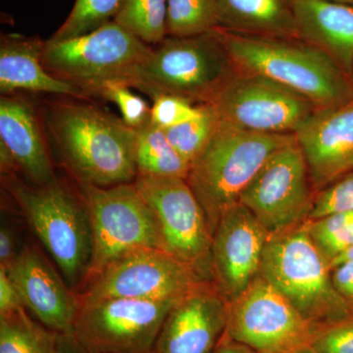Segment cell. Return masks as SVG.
<instances>
[{
	"label": "cell",
	"instance_id": "cell-1",
	"mask_svg": "<svg viewBox=\"0 0 353 353\" xmlns=\"http://www.w3.org/2000/svg\"><path fill=\"white\" fill-rule=\"evenodd\" d=\"M48 134L81 183L108 188L134 183L137 130L92 104L64 101L46 115Z\"/></svg>",
	"mask_w": 353,
	"mask_h": 353
},
{
	"label": "cell",
	"instance_id": "cell-2",
	"mask_svg": "<svg viewBox=\"0 0 353 353\" xmlns=\"http://www.w3.org/2000/svg\"><path fill=\"white\" fill-rule=\"evenodd\" d=\"M239 73L259 75L303 95L318 108L353 101L350 78L326 52L299 38L252 36L223 28L211 31Z\"/></svg>",
	"mask_w": 353,
	"mask_h": 353
},
{
	"label": "cell",
	"instance_id": "cell-3",
	"mask_svg": "<svg viewBox=\"0 0 353 353\" xmlns=\"http://www.w3.org/2000/svg\"><path fill=\"white\" fill-rule=\"evenodd\" d=\"M296 134H257L220 121L203 152L190 164L187 180L214 232L221 215L240 202L262 166Z\"/></svg>",
	"mask_w": 353,
	"mask_h": 353
},
{
	"label": "cell",
	"instance_id": "cell-4",
	"mask_svg": "<svg viewBox=\"0 0 353 353\" xmlns=\"http://www.w3.org/2000/svg\"><path fill=\"white\" fill-rule=\"evenodd\" d=\"M260 276L289 301L316 332L350 314L347 303L334 289L331 264L309 236L305 223L272 234L264 250Z\"/></svg>",
	"mask_w": 353,
	"mask_h": 353
},
{
	"label": "cell",
	"instance_id": "cell-5",
	"mask_svg": "<svg viewBox=\"0 0 353 353\" xmlns=\"http://www.w3.org/2000/svg\"><path fill=\"white\" fill-rule=\"evenodd\" d=\"M238 73L212 32L188 38L166 37L153 48L131 88L152 99L173 94L196 105L212 104Z\"/></svg>",
	"mask_w": 353,
	"mask_h": 353
},
{
	"label": "cell",
	"instance_id": "cell-6",
	"mask_svg": "<svg viewBox=\"0 0 353 353\" xmlns=\"http://www.w3.org/2000/svg\"><path fill=\"white\" fill-rule=\"evenodd\" d=\"M153 48L111 21L83 36L44 43V68L65 83L97 97L110 83L131 88Z\"/></svg>",
	"mask_w": 353,
	"mask_h": 353
},
{
	"label": "cell",
	"instance_id": "cell-7",
	"mask_svg": "<svg viewBox=\"0 0 353 353\" xmlns=\"http://www.w3.org/2000/svg\"><path fill=\"white\" fill-rule=\"evenodd\" d=\"M8 188L70 287L87 280L92 261V232L83 199L79 201L57 180L29 187L11 179Z\"/></svg>",
	"mask_w": 353,
	"mask_h": 353
},
{
	"label": "cell",
	"instance_id": "cell-8",
	"mask_svg": "<svg viewBox=\"0 0 353 353\" xmlns=\"http://www.w3.org/2000/svg\"><path fill=\"white\" fill-rule=\"evenodd\" d=\"M92 232V255L87 280L139 248H161L152 209L134 183L101 188L80 183Z\"/></svg>",
	"mask_w": 353,
	"mask_h": 353
},
{
	"label": "cell",
	"instance_id": "cell-9",
	"mask_svg": "<svg viewBox=\"0 0 353 353\" xmlns=\"http://www.w3.org/2000/svg\"><path fill=\"white\" fill-rule=\"evenodd\" d=\"M134 185L154 215L162 250L213 283L212 232L187 180L138 175Z\"/></svg>",
	"mask_w": 353,
	"mask_h": 353
},
{
	"label": "cell",
	"instance_id": "cell-10",
	"mask_svg": "<svg viewBox=\"0 0 353 353\" xmlns=\"http://www.w3.org/2000/svg\"><path fill=\"white\" fill-rule=\"evenodd\" d=\"M180 299H80L74 334L88 353H153L162 325Z\"/></svg>",
	"mask_w": 353,
	"mask_h": 353
},
{
	"label": "cell",
	"instance_id": "cell-11",
	"mask_svg": "<svg viewBox=\"0 0 353 353\" xmlns=\"http://www.w3.org/2000/svg\"><path fill=\"white\" fill-rule=\"evenodd\" d=\"M316 330L261 276L229 303L226 334L257 353H296L310 347Z\"/></svg>",
	"mask_w": 353,
	"mask_h": 353
},
{
	"label": "cell",
	"instance_id": "cell-12",
	"mask_svg": "<svg viewBox=\"0 0 353 353\" xmlns=\"http://www.w3.org/2000/svg\"><path fill=\"white\" fill-rule=\"evenodd\" d=\"M315 196L296 139L267 160L246 187L240 202L272 236L305 223Z\"/></svg>",
	"mask_w": 353,
	"mask_h": 353
},
{
	"label": "cell",
	"instance_id": "cell-13",
	"mask_svg": "<svg viewBox=\"0 0 353 353\" xmlns=\"http://www.w3.org/2000/svg\"><path fill=\"white\" fill-rule=\"evenodd\" d=\"M211 105L221 122L268 134H296L318 109L289 88L245 73H238Z\"/></svg>",
	"mask_w": 353,
	"mask_h": 353
},
{
	"label": "cell",
	"instance_id": "cell-14",
	"mask_svg": "<svg viewBox=\"0 0 353 353\" xmlns=\"http://www.w3.org/2000/svg\"><path fill=\"white\" fill-rule=\"evenodd\" d=\"M208 282L194 268L160 248H139L88 281L81 301L121 299H180Z\"/></svg>",
	"mask_w": 353,
	"mask_h": 353
},
{
	"label": "cell",
	"instance_id": "cell-15",
	"mask_svg": "<svg viewBox=\"0 0 353 353\" xmlns=\"http://www.w3.org/2000/svg\"><path fill=\"white\" fill-rule=\"evenodd\" d=\"M270 236L241 202L221 215L212 234L211 265L213 283L228 301L238 299L259 277Z\"/></svg>",
	"mask_w": 353,
	"mask_h": 353
},
{
	"label": "cell",
	"instance_id": "cell-16",
	"mask_svg": "<svg viewBox=\"0 0 353 353\" xmlns=\"http://www.w3.org/2000/svg\"><path fill=\"white\" fill-rule=\"evenodd\" d=\"M229 303L214 283H204L171 309L153 353H213L226 333Z\"/></svg>",
	"mask_w": 353,
	"mask_h": 353
},
{
	"label": "cell",
	"instance_id": "cell-17",
	"mask_svg": "<svg viewBox=\"0 0 353 353\" xmlns=\"http://www.w3.org/2000/svg\"><path fill=\"white\" fill-rule=\"evenodd\" d=\"M294 134L316 194L353 171V101L318 108Z\"/></svg>",
	"mask_w": 353,
	"mask_h": 353
},
{
	"label": "cell",
	"instance_id": "cell-18",
	"mask_svg": "<svg viewBox=\"0 0 353 353\" xmlns=\"http://www.w3.org/2000/svg\"><path fill=\"white\" fill-rule=\"evenodd\" d=\"M6 271L25 307L41 324L57 333L74 334L80 297L68 289L36 248L25 245Z\"/></svg>",
	"mask_w": 353,
	"mask_h": 353
},
{
	"label": "cell",
	"instance_id": "cell-19",
	"mask_svg": "<svg viewBox=\"0 0 353 353\" xmlns=\"http://www.w3.org/2000/svg\"><path fill=\"white\" fill-rule=\"evenodd\" d=\"M36 110L17 95L0 97V145L37 185L54 182V172Z\"/></svg>",
	"mask_w": 353,
	"mask_h": 353
},
{
	"label": "cell",
	"instance_id": "cell-20",
	"mask_svg": "<svg viewBox=\"0 0 353 353\" xmlns=\"http://www.w3.org/2000/svg\"><path fill=\"white\" fill-rule=\"evenodd\" d=\"M46 41L22 34H3L0 43V92H18L65 95L88 99L80 88L58 80L44 68L43 52Z\"/></svg>",
	"mask_w": 353,
	"mask_h": 353
},
{
	"label": "cell",
	"instance_id": "cell-21",
	"mask_svg": "<svg viewBox=\"0 0 353 353\" xmlns=\"http://www.w3.org/2000/svg\"><path fill=\"white\" fill-rule=\"evenodd\" d=\"M297 36L326 52L350 78L353 67V6L296 0Z\"/></svg>",
	"mask_w": 353,
	"mask_h": 353
},
{
	"label": "cell",
	"instance_id": "cell-22",
	"mask_svg": "<svg viewBox=\"0 0 353 353\" xmlns=\"http://www.w3.org/2000/svg\"><path fill=\"white\" fill-rule=\"evenodd\" d=\"M220 27L252 36L299 38L296 0H217Z\"/></svg>",
	"mask_w": 353,
	"mask_h": 353
},
{
	"label": "cell",
	"instance_id": "cell-23",
	"mask_svg": "<svg viewBox=\"0 0 353 353\" xmlns=\"http://www.w3.org/2000/svg\"><path fill=\"white\" fill-rule=\"evenodd\" d=\"M137 132L138 175L187 179L190 165L176 152L163 129L150 122Z\"/></svg>",
	"mask_w": 353,
	"mask_h": 353
},
{
	"label": "cell",
	"instance_id": "cell-24",
	"mask_svg": "<svg viewBox=\"0 0 353 353\" xmlns=\"http://www.w3.org/2000/svg\"><path fill=\"white\" fill-rule=\"evenodd\" d=\"M25 306L0 314V353H53L57 332L34 321Z\"/></svg>",
	"mask_w": 353,
	"mask_h": 353
},
{
	"label": "cell",
	"instance_id": "cell-25",
	"mask_svg": "<svg viewBox=\"0 0 353 353\" xmlns=\"http://www.w3.org/2000/svg\"><path fill=\"white\" fill-rule=\"evenodd\" d=\"M217 0H167V37L201 36L220 27Z\"/></svg>",
	"mask_w": 353,
	"mask_h": 353
},
{
	"label": "cell",
	"instance_id": "cell-26",
	"mask_svg": "<svg viewBox=\"0 0 353 353\" xmlns=\"http://www.w3.org/2000/svg\"><path fill=\"white\" fill-rule=\"evenodd\" d=\"M167 0H124L115 22L150 46L167 37Z\"/></svg>",
	"mask_w": 353,
	"mask_h": 353
},
{
	"label": "cell",
	"instance_id": "cell-27",
	"mask_svg": "<svg viewBox=\"0 0 353 353\" xmlns=\"http://www.w3.org/2000/svg\"><path fill=\"white\" fill-rule=\"evenodd\" d=\"M220 119L211 104H202L192 119L164 130L172 146L190 165L199 157L214 136Z\"/></svg>",
	"mask_w": 353,
	"mask_h": 353
},
{
	"label": "cell",
	"instance_id": "cell-28",
	"mask_svg": "<svg viewBox=\"0 0 353 353\" xmlns=\"http://www.w3.org/2000/svg\"><path fill=\"white\" fill-rule=\"evenodd\" d=\"M124 0H76L63 24L51 41H61L83 36L115 20Z\"/></svg>",
	"mask_w": 353,
	"mask_h": 353
},
{
	"label": "cell",
	"instance_id": "cell-29",
	"mask_svg": "<svg viewBox=\"0 0 353 353\" xmlns=\"http://www.w3.org/2000/svg\"><path fill=\"white\" fill-rule=\"evenodd\" d=\"M305 227L309 236L330 264L353 248V211L307 220Z\"/></svg>",
	"mask_w": 353,
	"mask_h": 353
},
{
	"label": "cell",
	"instance_id": "cell-30",
	"mask_svg": "<svg viewBox=\"0 0 353 353\" xmlns=\"http://www.w3.org/2000/svg\"><path fill=\"white\" fill-rule=\"evenodd\" d=\"M97 97L116 104L122 116L121 119L132 129H141L150 122L152 108H150L145 99L138 94H132L126 83H108L99 90Z\"/></svg>",
	"mask_w": 353,
	"mask_h": 353
},
{
	"label": "cell",
	"instance_id": "cell-31",
	"mask_svg": "<svg viewBox=\"0 0 353 353\" xmlns=\"http://www.w3.org/2000/svg\"><path fill=\"white\" fill-rule=\"evenodd\" d=\"M353 211V171L316 194L308 220Z\"/></svg>",
	"mask_w": 353,
	"mask_h": 353
},
{
	"label": "cell",
	"instance_id": "cell-32",
	"mask_svg": "<svg viewBox=\"0 0 353 353\" xmlns=\"http://www.w3.org/2000/svg\"><path fill=\"white\" fill-rule=\"evenodd\" d=\"M150 122L160 129L167 130L196 117L201 105L173 94H157L152 97Z\"/></svg>",
	"mask_w": 353,
	"mask_h": 353
},
{
	"label": "cell",
	"instance_id": "cell-33",
	"mask_svg": "<svg viewBox=\"0 0 353 353\" xmlns=\"http://www.w3.org/2000/svg\"><path fill=\"white\" fill-rule=\"evenodd\" d=\"M310 348L314 353H353V312L318 330Z\"/></svg>",
	"mask_w": 353,
	"mask_h": 353
},
{
	"label": "cell",
	"instance_id": "cell-34",
	"mask_svg": "<svg viewBox=\"0 0 353 353\" xmlns=\"http://www.w3.org/2000/svg\"><path fill=\"white\" fill-rule=\"evenodd\" d=\"M334 289L353 312V260L343 262L332 269Z\"/></svg>",
	"mask_w": 353,
	"mask_h": 353
},
{
	"label": "cell",
	"instance_id": "cell-35",
	"mask_svg": "<svg viewBox=\"0 0 353 353\" xmlns=\"http://www.w3.org/2000/svg\"><path fill=\"white\" fill-rule=\"evenodd\" d=\"M23 306L24 304L8 273L0 268V314H6Z\"/></svg>",
	"mask_w": 353,
	"mask_h": 353
},
{
	"label": "cell",
	"instance_id": "cell-36",
	"mask_svg": "<svg viewBox=\"0 0 353 353\" xmlns=\"http://www.w3.org/2000/svg\"><path fill=\"white\" fill-rule=\"evenodd\" d=\"M20 252L16 250V239L13 230L7 225L0 229V268L8 270Z\"/></svg>",
	"mask_w": 353,
	"mask_h": 353
},
{
	"label": "cell",
	"instance_id": "cell-37",
	"mask_svg": "<svg viewBox=\"0 0 353 353\" xmlns=\"http://www.w3.org/2000/svg\"><path fill=\"white\" fill-rule=\"evenodd\" d=\"M53 353H88L74 334L57 333Z\"/></svg>",
	"mask_w": 353,
	"mask_h": 353
},
{
	"label": "cell",
	"instance_id": "cell-38",
	"mask_svg": "<svg viewBox=\"0 0 353 353\" xmlns=\"http://www.w3.org/2000/svg\"><path fill=\"white\" fill-rule=\"evenodd\" d=\"M213 353H257L252 348L245 347L240 343H236L230 339L226 334L221 339Z\"/></svg>",
	"mask_w": 353,
	"mask_h": 353
},
{
	"label": "cell",
	"instance_id": "cell-39",
	"mask_svg": "<svg viewBox=\"0 0 353 353\" xmlns=\"http://www.w3.org/2000/svg\"><path fill=\"white\" fill-rule=\"evenodd\" d=\"M350 260H353V248H350L347 252L341 254L340 256L336 257L331 263L332 269L336 266V265L343 263V262L350 261Z\"/></svg>",
	"mask_w": 353,
	"mask_h": 353
},
{
	"label": "cell",
	"instance_id": "cell-40",
	"mask_svg": "<svg viewBox=\"0 0 353 353\" xmlns=\"http://www.w3.org/2000/svg\"><path fill=\"white\" fill-rule=\"evenodd\" d=\"M322 1L336 2V3L350 4V6H353V0H322Z\"/></svg>",
	"mask_w": 353,
	"mask_h": 353
},
{
	"label": "cell",
	"instance_id": "cell-41",
	"mask_svg": "<svg viewBox=\"0 0 353 353\" xmlns=\"http://www.w3.org/2000/svg\"><path fill=\"white\" fill-rule=\"evenodd\" d=\"M296 353H314L311 350V348H306V350H301V352H297Z\"/></svg>",
	"mask_w": 353,
	"mask_h": 353
},
{
	"label": "cell",
	"instance_id": "cell-42",
	"mask_svg": "<svg viewBox=\"0 0 353 353\" xmlns=\"http://www.w3.org/2000/svg\"><path fill=\"white\" fill-rule=\"evenodd\" d=\"M350 82H352V90H353V67H352V74H350Z\"/></svg>",
	"mask_w": 353,
	"mask_h": 353
}]
</instances>
